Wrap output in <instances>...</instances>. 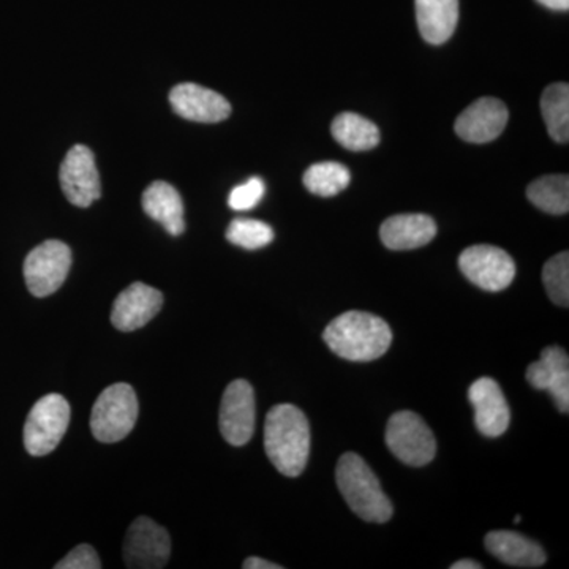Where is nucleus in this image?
Wrapping results in <instances>:
<instances>
[{"mask_svg":"<svg viewBox=\"0 0 569 569\" xmlns=\"http://www.w3.org/2000/svg\"><path fill=\"white\" fill-rule=\"evenodd\" d=\"M264 448L280 473L299 477L310 455V426L306 415L290 403L272 408L266 417Z\"/></svg>","mask_w":569,"mask_h":569,"instance_id":"obj_1","label":"nucleus"},{"mask_svg":"<svg viewBox=\"0 0 569 569\" xmlns=\"http://www.w3.org/2000/svg\"><path fill=\"white\" fill-rule=\"evenodd\" d=\"M323 339L332 353L340 358L367 362L387 353L391 347L392 332L383 318L351 310L328 325Z\"/></svg>","mask_w":569,"mask_h":569,"instance_id":"obj_2","label":"nucleus"},{"mask_svg":"<svg viewBox=\"0 0 569 569\" xmlns=\"http://www.w3.org/2000/svg\"><path fill=\"white\" fill-rule=\"evenodd\" d=\"M337 486L348 507L367 522L383 523L392 518V505L380 481L365 459L355 452L340 458L336 470Z\"/></svg>","mask_w":569,"mask_h":569,"instance_id":"obj_3","label":"nucleus"},{"mask_svg":"<svg viewBox=\"0 0 569 569\" xmlns=\"http://www.w3.org/2000/svg\"><path fill=\"white\" fill-rule=\"evenodd\" d=\"M138 397L127 383L104 389L92 408L91 430L102 443H116L132 432L138 419Z\"/></svg>","mask_w":569,"mask_h":569,"instance_id":"obj_4","label":"nucleus"},{"mask_svg":"<svg viewBox=\"0 0 569 569\" xmlns=\"http://www.w3.org/2000/svg\"><path fill=\"white\" fill-rule=\"evenodd\" d=\"M70 422V406L61 395L41 397L32 407L24 426V447L29 455L41 458L61 443Z\"/></svg>","mask_w":569,"mask_h":569,"instance_id":"obj_5","label":"nucleus"},{"mask_svg":"<svg viewBox=\"0 0 569 569\" xmlns=\"http://www.w3.org/2000/svg\"><path fill=\"white\" fill-rule=\"evenodd\" d=\"M387 445L392 455L407 466H427L436 458V437L425 419L413 411L392 415L387 427Z\"/></svg>","mask_w":569,"mask_h":569,"instance_id":"obj_6","label":"nucleus"},{"mask_svg":"<svg viewBox=\"0 0 569 569\" xmlns=\"http://www.w3.org/2000/svg\"><path fill=\"white\" fill-rule=\"evenodd\" d=\"M71 266L70 247L61 241H44L26 257L24 279L36 298H47L66 282Z\"/></svg>","mask_w":569,"mask_h":569,"instance_id":"obj_7","label":"nucleus"},{"mask_svg":"<svg viewBox=\"0 0 569 569\" xmlns=\"http://www.w3.org/2000/svg\"><path fill=\"white\" fill-rule=\"evenodd\" d=\"M459 268L471 283L490 293L505 290L516 277L515 261L496 246L468 247L460 253Z\"/></svg>","mask_w":569,"mask_h":569,"instance_id":"obj_8","label":"nucleus"},{"mask_svg":"<svg viewBox=\"0 0 569 569\" xmlns=\"http://www.w3.org/2000/svg\"><path fill=\"white\" fill-rule=\"evenodd\" d=\"M62 192L78 208H89L102 197L96 157L88 146L77 144L67 152L59 171Z\"/></svg>","mask_w":569,"mask_h":569,"instance_id":"obj_9","label":"nucleus"},{"mask_svg":"<svg viewBox=\"0 0 569 569\" xmlns=\"http://www.w3.org/2000/svg\"><path fill=\"white\" fill-rule=\"evenodd\" d=\"M168 531L149 518H138L127 531L123 560L129 568L160 569L170 560Z\"/></svg>","mask_w":569,"mask_h":569,"instance_id":"obj_10","label":"nucleus"},{"mask_svg":"<svg viewBox=\"0 0 569 569\" xmlns=\"http://www.w3.org/2000/svg\"><path fill=\"white\" fill-rule=\"evenodd\" d=\"M254 392L246 380H236L224 389L220 406V432L233 447H244L254 432Z\"/></svg>","mask_w":569,"mask_h":569,"instance_id":"obj_11","label":"nucleus"},{"mask_svg":"<svg viewBox=\"0 0 569 569\" xmlns=\"http://www.w3.org/2000/svg\"><path fill=\"white\" fill-rule=\"evenodd\" d=\"M170 103L176 114L192 122L217 123L231 114V104L223 96L193 82L176 86Z\"/></svg>","mask_w":569,"mask_h":569,"instance_id":"obj_12","label":"nucleus"},{"mask_svg":"<svg viewBox=\"0 0 569 569\" xmlns=\"http://www.w3.org/2000/svg\"><path fill=\"white\" fill-rule=\"evenodd\" d=\"M163 295L149 284H130L116 298L111 310V323L122 332H132L142 328L160 312Z\"/></svg>","mask_w":569,"mask_h":569,"instance_id":"obj_13","label":"nucleus"},{"mask_svg":"<svg viewBox=\"0 0 569 569\" xmlns=\"http://www.w3.org/2000/svg\"><path fill=\"white\" fill-rule=\"evenodd\" d=\"M509 112L507 104L492 97H485L471 103L456 121V133L463 141L485 144L497 140L507 127Z\"/></svg>","mask_w":569,"mask_h":569,"instance_id":"obj_14","label":"nucleus"},{"mask_svg":"<svg viewBox=\"0 0 569 569\" xmlns=\"http://www.w3.org/2000/svg\"><path fill=\"white\" fill-rule=\"evenodd\" d=\"M468 399L475 407V425L482 436L496 438L507 432L511 411L496 380L479 378L471 385Z\"/></svg>","mask_w":569,"mask_h":569,"instance_id":"obj_15","label":"nucleus"},{"mask_svg":"<svg viewBox=\"0 0 569 569\" xmlns=\"http://www.w3.org/2000/svg\"><path fill=\"white\" fill-rule=\"evenodd\" d=\"M527 380L539 391H548L553 397L561 413L569 410V358L560 347H548L541 359L527 370Z\"/></svg>","mask_w":569,"mask_h":569,"instance_id":"obj_16","label":"nucleus"},{"mask_svg":"<svg viewBox=\"0 0 569 569\" xmlns=\"http://www.w3.org/2000/svg\"><path fill=\"white\" fill-rule=\"evenodd\" d=\"M437 223L425 213H402L381 224L383 244L391 250H413L425 247L436 238Z\"/></svg>","mask_w":569,"mask_h":569,"instance_id":"obj_17","label":"nucleus"},{"mask_svg":"<svg viewBox=\"0 0 569 569\" xmlns=\"http://www.w3.org/2000/svg\"><path fill=\"white\" fill-rule=\"evenodd\" d=\"M486 548L509 567L538 568L546 563L541 546L516 531H490L486 537Z\"/></svg>","mask_w":569,"mask_h":569,"instance_id":"obj_18","label":"nucleus"},{"mask_svg":"<svg viewBox=\"0 0 569 569\" xmlns=\"http://www.w3.org/2000/svg\"><path fill=\"white\" fill-rule=\"evenodd\" d=\"M141 203L144 212L171 236H181L186 230L181 193L171 183L152 182L142 193Z\"/></svg>","mask_w":569,"mask_h":569,"instance_id":"obj_19","label":"nucleus"},{"mask_svg":"<svg viewBox=\"0 0 569 569\" xmlns=\"http://www.w3.org/2000/svg\"><path fill=\"white\" fill-rule=\"evenodd\" d=\"M422 39L443 44L451 39L459 22V0H415Z\"/></svg>","mask_w":569,"mask_h":569,"instance_id":"obj_20","label":"nucleus"},{"mask_svg":"<svg viewBox=\"0 0 569 569\" xmlns=\"http://www.w3.org/2000/svg\"><path fill=\"white\" fill-rule=\"evenodd\" d=\"M331 132L335 140L348 151H370L380 142V130L376 123L355 112L337 116L332 122Z\"/></svg>","mask_w":569,"mask_h":569,"instance_id":"obj_21","label":"nucleus"},{"mask_svg":"<svg viewBox=\"0 0 569 569\" xmlns=\"http://www.w3.org/2000/svg\"><path fill=\"white\" fill-rule=\"evenodd\" d=\"M541 112L550 137L557 142L569 140V86L556 82L541 97Z\"/></svg>","mask_w":569,"mask_h":569,"instance_id":"obj_22","label":"nucleus"},{"mask_svg":"<svg viewBox=\"0 0 569 569\" xmlns=\"http://www.w3.org/2000/svg\"><path fill=\"white\" fill-rule=\"evenodd\" d=\"M527 197L541 211L563 216L569 211V179L567 174L545 176L530 183Z\"/></svg>","mask_w":569,"mask_h":569,"instance_id":"obj_23","label":"nucleus"},{"mask_svg":"<svg viewBox=\"0 0 569 569\" xmlns=\"http://www.w3.org/2000/svg\"><path fill=\"white\" fill-rule=\"evenodd\" d=\"M351 174L347 167L337 162L312 164L305 173V186L318 197H336L350 186Z\"/></svg>","mask_w":569,"mask_h":569,"instance_id":"obj_24","label":"nucleus"},{"mask_svg":"<svg viewBox=\"0 0 569 569\" xmlns=\"http://www.w3.org/2000/svg\"><path fill=\"white\" fill-rule=\"evenodd\" d=\"M227 239L242 249H263L274 241V230L261 220L234 219L228 227Z\"/></svg>","mask_w":569,"mask_h":569,"instance_id":"obj_25","label":"nucleus"},{"mask_svg":"<svg viewBox=\"0 0 569 569\" xmlns=\"http://www.w3.org/2000/svg\"><path fill=\"white\" fill-rule=\"evenodd\" d=\"M542 282L549 298L557 306H569V254L568 252L550 258L542 269Z\"/></svg>","mask_w":569,"mask_h":569,"instance_id":"obj_26","label":"nucleus"},{"mask_svg":"<svg viewBox=\"0 0 569 569\" xmlns=\"http://www.w3.org/2000/svg\"><path fill=\"white\" fill-rule=\"evenodd\" d=\"M266 193L263 179L252 178L249 181L234 187L228 197V204L233 211H250L254 206L260 204Z\"/></svg>","mask_w":569,"mask_h":569,"instance_id":"obj_27","label":"nucleus"},{"mask_svg":"<svg viewBox=\"0 0 569 569\" xmlns=\"http://www.w3.org/2000/svg\"><path fill=\"white\" fill-rule=\"evenodd\" d=\"M102 561L97 556L96 549L89 545L77 546L66 559L56 565V569H100Z\"/></svg>","mask_w":569,"mask_h":569,"instance_id":"obj_28","label":"nucleus"},{"mask_svg":"<svg viewBox=\"0 0 569 569\" xmlns=\"http://www.w3.org/2000/svg\"><path fill=\"white\" fill-rule=\"evenodd\" d=\"M242 568L246 569H282L280 565L272 563V561L258 559V557H250L244 561Z\"/></svg>","mask_w":569,"mask_h":569,"instance_id":"obj_29","label":"nucleus"},{"mask_svg":"<svg viewBox=\"0 0 569 569\" xmlns=\"http://www.w3.org/2000/svg\"><path fill=\"white\" fill-rule=\"evenodd\" d=\"M538 2L550 10L567 11L569 9V0H538Z\"/></svg>","mask_w":569,"mask_h":569,"instance_id":"obj_30","label":"nucleus"},{"mask_svg":"<svg viewBox=\"0 0 569 569\" xmlns=\"http://www.w3.org/2000/svg\"><path fill=\"white\" fill-rule=\"evenodd\" d=\"M482 565H479L475 560H460L458 563L452 565L451 569H481Z\"/></svg>","mask_w":569,"mask_h":569,"instance_id":"obj_31","label":"nucleus"}]
</instances>
